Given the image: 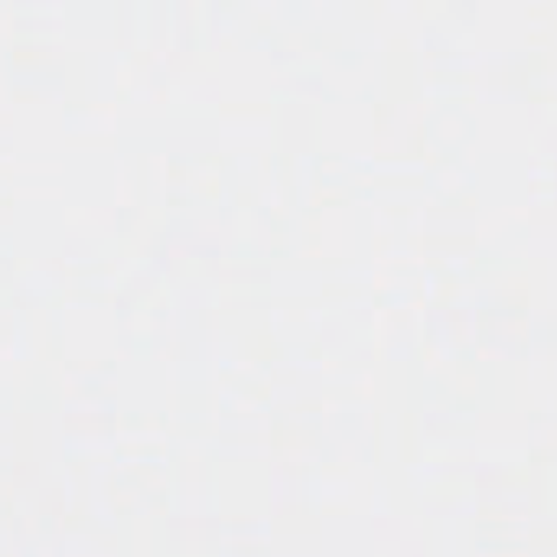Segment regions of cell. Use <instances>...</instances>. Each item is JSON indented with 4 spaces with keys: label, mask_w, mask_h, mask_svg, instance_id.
<instances>
[]
</instances>
